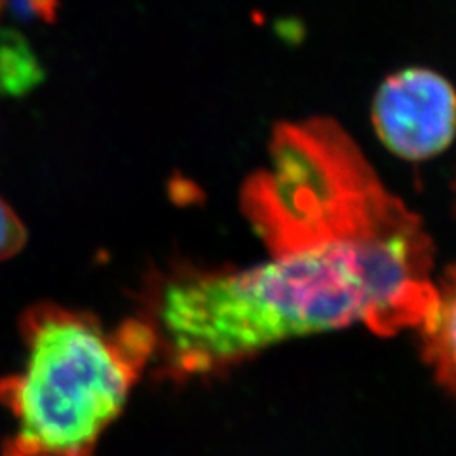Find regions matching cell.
Here are the masks:
<instances>
[{"label":"cell","mask_w":456,"mask_h":456,"mask_svg":"<svg viewBox=\"0 0 456 456\" xmlns=\"http://www.w3.org/2000/svg\"><path fill=\"white\" fill-rule=\"evenodd\" d=\"M241 213L265 261L179 268L152 291L147 322L169 379L219 375L297 337L352 325L394 337L430 322L434 241L338 122L278 124Z\"/></svg>","instance_id":"obj_1"},{"label":"cell","mask_w":456,"mask_h":456,"mask_svg":"<svg viewBox=\"0 0 456 456\" xmlns=\"http://www.w3.org/2000/svg\"><path fill=\"white\" fill-rule=\"evenodd\" d=\"M20 330L25 367L0 380V405L18 426L4 444L40 456H94L154 355L151 323L134 318L107 331L92 314L37 305Z\"/></svg>","instance_id":"obj_2"},{"label":"cell","mask_w":456,"mask_h":456,"mask_svg":"<svg viewBox=\"0 0 456 456\" xmlns=\"http://www.w3.org/2000/svg\"><path fill=\"white\" fill-rule=\"evenodd\" d=\"M373 126L394 154L407 160L432 159L456 134V90L436 70H399L375 95Z\"/></svg>","instance_id":"obj_3"},{"label":"cell","mask_w":456,"mask_h":456,"mask_svg":"<svg viewBox=\"0 0 456 456\" xmlns=\"http://www.w3.org/2000/svg\"><path fill=\"white\" fill-rule=\"evenodd\" d=\"M420 350L436 380L456 397V263L436 280V306L419 330Z\"/></svg>","instance_id":"obj_4"},{"label":"cell","mask_w":456,"mask_h":456,"mask_svg":"<svg viewBox=\"0 0 456 456\" xmlns=\"http://www.w3.org/2000/svg\"><path fill=\"white\" fill-rule=\"evenodd\" d=\"M40 78V70L27 42L10 35L0 42V88L8 92L27 90Z\"/></svg>","instance_id":"obj_5"},{"label":"cell","mask_w":456,"mask_h":456,"mask_svg":"<svg viewBox=\"0 0 456 456\" xmlns=\"http://www.w3.org/2000/svg\"><path fill=\"white\" fill-rule=\"evenodd\" d=\"M27 241L25 226L13 209L0 198V261L16 255Z\"/></svg>","instance_id":"obj_6"}]
</instances>
